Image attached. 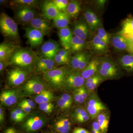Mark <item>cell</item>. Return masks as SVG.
<instances>
[{"label": "cell", "instance_id": "d6986e66", "mask_svg": "<svg viewBox=\"0 0 133 133\" xmlns=\"http://www.w3.org/2000/svg\"><path fill=\"white\" fill-rule=\"evenodd\" d=\"M58 35L59 37L61 45L63 49L69 50L73 36L72 32L69 26L59 30Z\"/></svg>", "mask_w": 133, "mask_h": 133}, {"label": "cell", "instance_id": "ab89813d", "mask_svg": "<svg viewBox=\"0 0 133 133\" xmlns=\"http://www.w3.org/2000/svg\"><path fill=\"white\" fill-rule=\"evenodd\" d=\"M57 65H60L66 64L69 63L70 59L62 56L58 54H57L54 58Z\"/></svg>", "mask_w": 133, "mask_h": 133}, {"label": "cell", "instance_id": "6f0895ef", "mask_svg": "<svg viewBox=\"0 0 133 133\" xmlns=\"http://www.w3.org/2000/svg\"><path fill=\"white\" fill-rule=\"evenodd\" d=\"M3 133H21L14 127H9L6 129Z\"/></svg>", "mask_w": 133, "mask_h": 133}, {"label": "cell", "instance_id": "816d5d0a", "mask_svg": "<svg viewBox=\"0 0 133 133\" xmlns=\"http://www.w3.org/2000/svg\"><path fill=\"white\" fill-rule=\"evenodd\" d=\"M5 117V111L1 105L0 107V124H1V127H2L3 125L4 124Z\"/></svg>", "mask_w": 133, "mask_h": 133}, {"label": "cell", "instance_id": "db71d44e", "mask_svg": "<svg viewBox=\"0 0 133 133\" xmlns=\"http://www.w3.org/2000/svg\"><path fill=\"white\" fill-rule=\"evenodd\" d=\"M72 133H91L87 129L83 128L77 127L74 129Z\"/></svg>", "mask_w": 133, "mask_h": 133}, {"label": "cell", "instance_id": "484cf974", "mask_svg": "<svg viewBox=\"0 0 133 133\" xmlns=\"http://www.w3.org/2000/svg\"><path fill=\"white\" fill-rule=\"evenodd\" d=\"M112 43L115 49L118 51H124L127 49V41L126 38L120 34L113 37Z\"/></svg>", "mask_w": 133, "mask_h": 133}, {"label": "cell", "instance_id": "7a4b0ae2", "mask_svg": "<svg viewBox=\"0 0 133 133\" xmlns=\"http://www.w3.org/2000/svg\"><path fill=\"white\" fill-rule=\"evenodd\" d=\"M0 30L8 42L16 43L20 39L18 26L14 20L5 13L0 15Z\"/></svg>", "mask_w": 133, "mask_h": 133}, {"label": "cell", "instance_id": "4fadbf2b", "mask_svg": "<svg viewBox=\"0 0 133 133\" xmlns=\"http://www.w3.org/2000/svg\"><path fill=\"white\" fill-rule=\"evenodd\" d=\"M20 97L19 89L4 90L2 91L0 95L1 104L4 106H12L16 104Z\"/></svg>", "mask_w": 133, "mask_h": 133}, {"label": "cell", "instance_id": "f907efd6", "mask_svg": "<svg viewBox=\"0 0 133 133\" xmlns=\"http://www.w3.org/2000/svg\"><path fill=\"white\" fill-rule=\"evenodd\" d=\"M57 54L63 57L69 58V50L64 49H60L58 52Z\"/></svg>", "mask_w": 133, "mask_h": 133}, {"label": "cell", "instance_id": "277c9868", "mask_svg": "<svg viewBox=\"0 0 133 133\" xmlns=\"http://www.w3.org/2000/svg\"><path fill=\"white\" fill-rule=\"evenodd\" d=\"M49 122L46 116L39 113H36L28 116L22 125L24 133H36L40 131Z\"/></svg>", "mask_w": 133, "mask_h": 133}, {"label": "cell", "instance_id": "f546056e", "mask_svg": "<svg viewBox=\"0 0 133 133\" xmlns=\"http://www.w3.org/2000/svg\"><path fill=\"white\" fill-rule=\"evenodd\" d=\"M81 11V4L79 2L77 1L69 2L66 11L69 17L72 18H77Z\"/></svg>", "mask_w": 133, "mask_h": 133}, {"label": "cell", "instance_id": "83f0119b", "mask_svg": "<svg viewBox=\"0 0 133 133\" xmlns=\"http://www.w3.org/2000/svg\"><path fill=\"white\" fill-rule=\"evenodd\" d=\"M133 33V17L129 16L122 23V29L119 34L125 38Z\"/></svg>", "mask_w": 133, "mask_h": 133}, {"label": "cell", "instance_id": "30bf717a", "mask_svg": "<svg viewBox=\"0 0 133 133\" xmlns=\"http://www.w3.org/2000/svg\"><path fill=\"white\" fill-rule=\"evenodd\" d=\"M15 19L22 25L29 24L37 16L36 10L33 8H20L14 9Z\"/></svg>", "mask_w": 133, "mask_h": 133}, {"label": "cell", "instance_id": "8992f818", "mask_svg": "<svg viewBox=\"0 0 133 133\" xmlns=\"http://www.w3.org/2000/svg\"><path fill=\"white\" fill-rule=\"evenodd\" d=\"M97 74L104 80L114 79L118 78L120 71L113 60L105 57L99 61Z\"/></svg>", "mask_w": 133, "mask_h": 133}, {"label": "cell", "instance_id": "e0dca14e", "mask_svg": "<svg viewBox=\"0 0 133 133\" xmlns=\"http://www.w3.org/2000/svg\"><path fill=\"white\" fill-rule=\"evenodd\" d=\"M71 127V122L70 119L64 116L57 118L52 125L53 131L57 133H70Z\"/></svg>", "mask_w": 133, "mask_h": 133}, {"label": "cell", "instance_id": "f1b7e54d", "mask_svg": "<svg viewBox=\"0 0 133 133\" xmlns=\"http://www.w3.org/2000/svg\"><path fill=\"white\" fill-rule=\"evenodd\" d=\"M119 62L122 69L128 73L133 72V55H124L119 58Z\"/></svg>", "mask_w": 133, "mask_h": 133}, {"label": "cell", "instance_id": "603a6c76", "mask_svg": "<svg viewBox=\"0 0 133 133\" xmlns=\"http://www.w3.org/2000/svg\"><path fill=\"white\" fill-rule=\"evenodd\" d=\"M70 22V17L66 12H60L53 19V25L56 28L60 30L68 27Z\"/></svg>", "mask_w": 133, "mask_h": 133}, {"label": "cell", "instance_id": "5b68a950", "mask_svg": "<svg viewBox=\"0 0 133 133\" xmlns=\"http://www.w3.org/2000/svg\"><path fill=\"white\" fill-rule=\"evenodd\" d=\"M85 81V79L81 75V71L69 70L61 90L68 93H72L84 86Z\"/></svg>", "mask_w": 133, "mask_h": 133}, {"label": "cell", "instance_id": "2e32d148", "mask_svg": "<svg viewBox=\"0 0 133 133\" xmlns=\"http://www.w3.org/2000/svg\"><path fill=\"white\" fill-rule=\"evenodd\" d=\"M49 21L43 17L37 16L29 23V26L40 30L44 35H48L52 30L51 25Z\"/></svg>", "mask_w": 133, "mask_h": 133}, {"label": "cell", "instance_id": "4316f807", "mask_svg": "<svg viewBox=\"0 0 133 133\" xmlns=\"http://www.w3.org/2000/svg\"><path fill=\"white\" fill-rule=\"evenodd\" d=\"M55 99V95L52 91L45 90L35 95V101L36 103L40 104L44 102H52Z\"/></svg>", "mask_w": 133, "mask_h": 133}, {"label": "cell", "instance_id": "44dd1931", "mask_svg": "<svg viewBox=\"0 0 133 133\" xmlns=\"http://www.w3.org/2000/svg\"><path fill=\"white\" fill-rule=\"evenodd\" d=\"M85 22L91 30L99 28L100 25V20L96 14L90 9L86 10L84 13Z\"/></svg>", "mask_w": 133, "mask_h": 133}, {"label": "cell", "instance_id": "5bb4252c", "mask_svg": "<svg viewBox=\"0 0 133 133\" xmlns=\"http://www.w3.org/2000/svg\"><path fill=\"white\" fill-rule=\"evenodd\" d=\"M56 66L55 59L38 57L36 62L34 72L37 74H44L56 68Z\"/></svg>", "mask_w": 133, "mask_h": 133}, {"label": "cell", "instance_id": "e575fe53", "mask_svg": "<svg viewBox=\"0 0 133 133\" xmlns=\"http://www.w3.org/2000/svg\"><path fill=\"white\" fill-rule=\"evenodd\" d=\"M39 108L44 113L50 114L55 109V105L52 102H44L39 104Z\"/></svg>", "mask_w": 133, "mask_h": 133}, {"label": "cell", "instance_id": "6da1fadb", "mask_svg": "<svg viewBox=\"0 0 133 133\" xmlns=\"http://www.w3.org/2000/svg\"><path fill=\"white\" fill-rule=\"evenodd\" d=\"M38 56L32 50L19 47L13 52L9 60V65L30 73L35 71Z\"/></svg>", "mask_w": 133, "mask_h": 133}, {"label": "cell", "instance_id": "9a60e30c", "mask_svg": "<svg viewBox=\"0 0 133 133\" xmlns=\"http://www.w3.org/2000/svg\"><path fill=\"white\" fill-rule=\"evenodd\" d=\"M41 9L43 17L48 21L53 20L60 12L51 1H44Z\"/></svg>", "mask_w": 133, "mask_h": 133}, {"label": "cell", "instance_id": "681fc988", "mask_svg": "<svg viewBox=\"0 0 133 133\" xmlns=\"http://www.w3.org/2000/svg\"><path fill=\"white\" fill-rule=\"evenodd\" d=\"M21 102L28 105L29 107L31 108L32 109H34L35 107V102L31 99H24L22 100Z\"/></svg>", "mask_w": 133, "mask_h": 133}, {"label": "cell", "instance_id": "b9f144b4", "mask_svg": "<svg viewBox=\"0 0 133 133\" xmlns=\"http://www.w3.org/2000/svg\"><path fill=\"white\" fill-rule=\"evenodd\" d=\"M63 99L68 103L71 106H72L74 101L73 96L68 93H64L60 96Z\"/></svg>", "mask_w": 133, "mask_h": 133}, {"label": "cell", "instance_id": "f35d334b", "mask_svg": "<svg viewBox=\"0 0 133 133\" xmlns=\"http://www.w3.org/2000/svg\"><path fill=\"white\" fill-rule=\"evenodd\" d=\"M101 78H102L97 73L94 76H92L90 77L85 79V83L84 86L86 89H87V88L90 86L93 83H94L97 80Z\"/></svg>", "mask_w": 133, "mask_h": 133}, {"label": "cell", "instance_id": "d6a6232c", "mask_svg": "<svg viewBox=\"0 0 133 133\" xmlns=\"http://www.w3.org/2000/svg\"><path fill=\"white\" fill-rule=\"evenodd\" d=\"M86 54L85 52H77L70 59L69 63L71 70H78L79 65Z\"/></svg>", "mask_w": 133, "mask_h": 133}, {"label": "cell", "instance_id": "60d3db41", "mask_svg": "<svg viewBox=\"0 0 133 133\" xmlns=\"http://www.w3.org/2000/svg\"><path fill=\"white\" fill-rule=\"evenodd\" d=\"M91 55L87 53L85 56L81 61V63L79 66L78 71H81L88 65V64L90 62Z\"/></svg>", "mask_w": 133, "mask_h": 133}, {"label": "cell", "instance_id": "680465c9", "mask_svg": "<svg viewBox=\"0 0 133 133\" xmlns=\"http://www.w3.org/2000/svg\"><path fill=\"white\" fill-rule=\"evenodd\" d=\"M106 1L104 0H99L97 1V6L99 8H102L104 7V6L105 3Z\"/></svg>", "mask_w": 133, "mask_h": 133}, {"label": "cell", "instance_id": "ac0fdd59", "mask_svg": "<svg viewBox=\"0 0 133 133\" xmlns=\"http://www.w3.org/2000/svg\"><path fill=\"white\" fill-rule=\"evenodd\" d=\"M19 46L9 42H3L0 44V61L8 62L13 52Z\"/></svg>", "mask_w": 133, "mask_h": 133}, {"label": "cell", "instance_id": "52a82bcc", "mask_svg": "<svg viewBox=\"0 0 133 133\" xmlns=\"http://www.w3.org/2000/svg\"><path fill=\"white\" fill-rule=\"evenodd\" d=\"M47 90L45 83L40 79L33 77L27 79L19 89L21 97H29Z\"/></svg>", "mask_w": 133, "mask_h": 133}, {"label": "cell", "instance_id": "91938a15", "mask_svg": "<svg viewBox=\"0 0 133 133\" xmlns=\"http://www.w3.org/2000/svg\"><path fill=\"white\" fill-rule=\"evenodd\" d=\"M44 133H57L55 132H49V131H48V132H45Z\"/></svg>", "mask_w": 133, "mask_h": 133}, {"label": "cell", "instance_id": "d590c367", "mask_svg": "<svg viewBox=\"0 0 133 133\" xmlns=\"http://www.w3.org/2000/svg\"><path fill=\"white\" fill-rule=\"evenodd\" d=\"M97 36L101 41L108 45L110 42L111 36L103 28H99L98 29Z\"/></svg>", "mask_w": 133, "mask_h": 133}, {"label": "cell", "instance_id": "8d00e7d4", "mask_svg": "<svg viewBox=\"0 0 133 133\" xmlns=\"http://www.w3.org/2000/svg\"><path fill=\"white\" fill-rule=\"evenodd\" d=\"M60 12H66L69 1L67 0H52L51 1Z\"/></svg>", "mask_w": 133, "mask_h": 133}, {"label": "cell", "instance_id": "bcb514c9", "mask_svg": "<svg viewBox=\"0 0 133 133\" xmlns=\"http://www.w3.org/2000/svg\"><path fill=\"white\" fill-rule=\"evenodd\" d=\"M18 106L19 108L22 109L23 111L26 113L27 114L30 113L32 111V108L29 106L28 105L23 103L22 102H19L18 104Z\"/></svg>", "mask_w": 133, "mask_h": 133}, {"label": "cell", "instance_id": "1f68e13d", "mask_svg": "<svg viewBox=\"0 0 133 133\" xmlns=\"http://www.w3.org/2000/svg\"><path fill=\"white\" fill-rule=\"evenodd\" d=\"M86 45L85 40L74 35L71 43L70 50L72 52L81 51L85 48Z\"/></svg>", "mask_w": 133, "mask_h": 133}, {"label": "cell", "instance_id": "f5cc1de1", "mask_svg": "<svg viewBox=\"0 0 133 133\" xmlns=\"http://www.w3.org/2000/svg\"><path fill=\"white\" fill-rule=\"evenodd\" d=\"M14 110L16 113L17 114L19 115V116L22 117L23 118H25L27 116V114H27L26 113L23 111L22 109H21L19 108H16V109H14Z\"/></svg>", "mask_w": 133, "mask_h": 133}, {"label": "cell", "instance_id": "c3c4849f", "mask_svg": "<svg viewBox=\"0 0 133 133\" xmlns=\"http://www.w3.org/2000/svg\"><path fill=\"white\" fill-rule=\"evenodd\" d=\"M72 93L74 102L76 104L78 105L80 98V91H79V89L74 91Z\"/></svg>", "mask_w": 133, "mask_h": 133}, {"label": "cell", "instance_id": "9c48e42d", "mask_svg": "<svg viewBox=\"0 0 133 133\" xmlns=\"http://www.w3.org/2000/svg\"><path fill=\"white\" fill-rule=\"evenodd\" d=\"M29 73L17 68L10 69L7 74L8 85L16 87L23 84L28 79Z\"/></svg>", "mask_w": 133, "mask_h": 133}, {"label": "cell", "instance_id": "11a10c76", "mask_svg": "<svg viewBox=\"0 0 133 133\" xmlns=\"http://www.w3.org/2000/svg\"><path fill=\"white\" fill-rule=\"evenodd\" d=\"M91 128L94 129L96 132H98V133H102L101 129L97 121H95L93 122Z\"/></svg>", "mask_w": 133, "mask_h": 133}, {"label": "cell", "instance_id": "7dc6e473", "mask_svg": "<svg viewBox=\"0 0 133 133\" xmlns=\"http://www.w3.org/2000/svg\"><path fill=\"white\" fill-rule=\"evenodd\" d=\"M104 80L102 78L98 80H97L94 83H93L90 87H88L87 89L90 92H92L93 91L98 87V86L99 85L100 83Z\"/></svg>", "mask_w": 133, "mask_h": 133}, {"label": "cell", "instance_id": "3957f363", "mask_svg": "<svg viewBox=\"0 0 133 133\" xmlns=\"http://www.w3.org/2000/svg\"><path fill=\"white\" fill-rule=\"evenodd\" d=\"M69 70L64 67L55 68L43 74L44 79L52 90H61Z\"/></svg>", "mask_w": 133, "mask_h": 133}, {"label": "cell", "instance_id": "7bdbcfd3", "mask_svg": "<svg viewBox=\"0 0 133 133\" xmlns=\"http://www.w3.org/2000/svg\"><path fill=\"white\" fill-rule=\"evenodd\" d=\"M125 38L127 41V50L131 55H133V33Z\"/></svg>", "mask_w": 133, "mask_h": 133}, {"label": "cell", "instance_id": "4dcf8cb0", "mask_svg": "<svg viewBox=\"0 0 133 133\" xmlns=\"http://www.w3.org/2000/svg\"><path fill=\"white\" fill-rule=\"evenodd\" d=\"M109 118L107 113L101 112L97 116V122L102 133H107L109 127Z\"/></svg>", "mask_w": 133, "mask_h": 133}, {"label": "cell", "instance_id": "7c38bea8", "mask_svg": "<svg viewBox=\"0 0 133 133\" xmlns=\"http://www.w3.org/2000/svg\"><path fill=\"white\" fill-rule=\"evenodd\" d=\"M60 49L59 44L56 41L49 39L42 44L40 49L41 57L54 59Z\"/></svg>", "mask_w": 133, "mask_h": 133}, {"label": "cell", "instance_id": "7402d4cb", "mask_svg": "<svg viewBox=\"0 0 133 133\" xmlns=\"http://www.w3.org/2000/svg\"><path fill=\"white\" fill-rule=\"evenodd\" d=\"M99 61L97 59H93L91 60L85 68L81 71V75L85 79L97 73Z\"/></svg>", "mask_w": 133, "mask_h": 133}, {"label": "cell", "instance_id": "8fae6325", "mask_svg": "<svg viewBox=\"0 0 133 133\" xmlns=\"http://www.w3.org/2000/svg\"><path fill=\"white\" fill-rule=\"evenodd\" d=\"M24 30L25 37L31 48H36L42 44L45 36L42 32L29 26L25 28Z\"/></svg>", "mask_w": 133, "mask_h": 133}, {"label": "cell", "instance_id": "836d02e7", "mask_svg": "<svg viewBox=\"0 0 133 133\" xmlns=\"http://www.w3.org/2000/svg\"><path fill=\"white\" fill-rule=\"evenodd\" d=\"M71 116L73 120L77 117L89 115L85 108L81 105H78L73 108L71 112Z\"/></svg>", "mask_w": 133, "mask_h": 133}, {"label": "cell", "instance_id": "ffe728a7", "mask_svg": "<svg viewBox=\"0 0 133 133\" xmlns=\"http://www.w3.org/2000/svg\"><path fill=\"white\" fill-rule=\"evenodd\" d=\"M88 27L85 21L82 20L77 21L74 24L73 28L74 35L85 41L88 37Z\"/></svg>", "mask_w": 133, "mask_h": 133}, {"label": "cell", "instance_id": "d4e9b609", "mask_svg": "<svg viewBox=\"0 0 133 133\" xmlns=\"http://www.w3.org/2000/svg\"><path fill=\"white\" fill-rule=\"evenodd\" d=\"M91 46L93 50L98 54L105 53L108 50V44L101 41L97 35L93 37Z\"/></svg>", "mask_w": 133, "mask_h": 133}, {"label": "cell", "instance_id": "ba28073f", "mask_svg": "<svg viewBox=\"0 0 133 133\" xmlns=\"http://www.w3.org/2000/svg\"><path fill=\"white\" fill-rule=\"evenodd\" d=\"M85 108L91 118H94L100 113L106 110V106L100 99L97 94L90 92L89 97L85 102Z\"/></svg>", "mask_w": 133, "mask_h": 133}, {"label": "cell", "instance_id": "f6af8a7d", "mask_svg": "<svg viewBox=\"0 0 133 133\" xmlns=\"http://www.w3.org/2000/svg\"><path fill=\"white\" fill-rule=\"evenodd\" d=\"M91 118L90 116L89 115H84L77 117L74 119L75 122L78 123H83L88 121Z\"/></svg>", "mask_w": 133, "mask_h": 133}, {"label": "cell", "instance_id": "9f6ffc18", "mask_svg": "<svg viewBox=\"0 0 133 133\" xmlns=\"http://www.w3.org/2000/svg\"><path fill=\"white\" fill-rule=\"evenodd\" d=\"M8 65H9L8 62L0 61V72L1 73H2Z\"/></svg>", "mask_w": 133, "mask_h": 133}, {"label": "cell", "instance_id": "ee69618b", "mask_svg": "<svg viewBox=\"0 0 133 133\" xmlns=\"http://www.w3.org/2000/svg\"><path fill=\"white\" fill-rule=\"evenodd\" d=\"M10 118L12 121L16 123L21 122L24 119L22 117L19 116L17 114L14 110L11 111L10 113Z\"/></svg>", "mask_w": 133, "mask_h": 133}, {"label": "cell", "instance_id": "74e56055", "mask_svg": "<svg viewBox=\"0 0 133 133\" xmlns=\"http://www.w3.org/2000/svg\"><path fill=\"white\" fill-rule=\"evenodd\" d=\"M57 105L59 110L66 111L70 109L71 107L66 103L61 97H59L57 101Z\"/></svg>", "mask_w": 133, "mask_h": 133}, {"label": "cell", "instance_id": "cb8c5ba5", "mask_svg": "<svg viewBox=\"0 0 133 133\" xmlns=\"http://www.w3.org/2000/svg\"><path fill=\"white\" fill-rule=\"evenodd\" d=\"M39 1L37 0H13L10 2V5L14 9L20 8H34L38 5Z\"/></svg>", "mask_w": 133, "mask_h": 133}]
</instances>
